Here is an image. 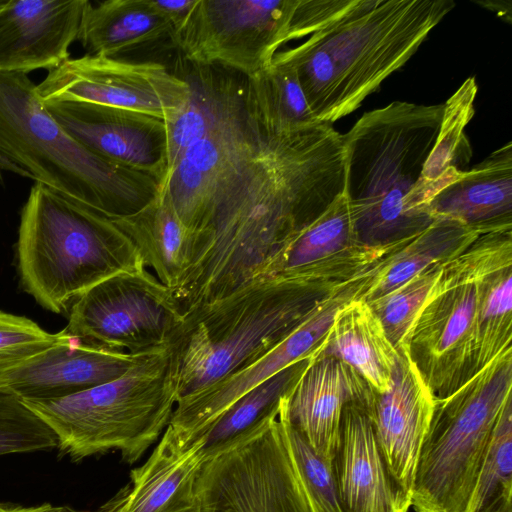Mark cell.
Listing matches in <instances>:
<instances>
[{"label": "cell", "mask_w": 512, "mask_h": 512, "mask_svg": "<svg viewBox=\"0 0 512 512\" xmlns=\"http://www.w3.org/2000/svg\"><path fill=\"white\" fill-rule=\"evenodd\" d=\"M482 234L485 233L457 221L436 218L376 265L360 298L369 302L430 266L446 264Z\"/></svg>", "instance_id": "cell-27"}, {"label": "cell", "mask_w": 512, "mask_h": 512, "mask_svg": "<svg viewBox=\"0 0 512 512\" xmlns=\"http://www.w3.org/2000/svg\"><path fill=\"white\" fill-rule=\"evenodd\" d=\"M477 91L475 77H469L444 104L437 138L415 191L419 205L428 212L432 197L457 179L470 162L472 148L464 131L474 115Z\"/></svg>", "instance_id": "cell-28"}, {"label": "cell", "mask_w": 512, "mask_h": 512, "mask_svg": "<svg viewBox=\"0 0 512 512\" xmlns=\"http://www.w3.org/2000/svg\"><path fill=\"white\" fill-rule=\"evenodd\" d=\"M512 261L503 263L480 282L474 333L472 374L503 350L512 347Z\"/></svg>", "instance_id": "cell-31"}, {"label": "cell", "mask_w": 512, "mask_h": 512, "mask_svg": "<svg viewBox=\"0 0 512 512\" xmlns=\"http://www.w3.org/2000/svg\"><path fill=\"white\" fill-rule=\"evenodd\" d=\"M2 181H3V179H2V170L0 168V182H2Z\"/></svg>", "instance_id": "cell-43"}, {"label": "cell", "mask_w": 512, "mask_h": 512, "mask_svg": "<svg viewBox=\"0 0 512 512\" xmlns=\"http://www.w3.org/2000/svg\"><path fill=\"white\" fill-rule=\"evenodd\" d=\"M289 395L281 400L278 416L291 459L311 510L312 512H343L331 460L317 454L287 418L286 402Z\"/></svg>", "instance_id": "cell-34"}, {"label": "cell", "mask_w": 512, "mask_h": 512, "mask_svg": "<svg viewBox=\"0 0 512 512\" xmlns=\"http://www.w3.org/2000/svg\"><path fill=\"white\" fill-rule=\"evenodd\" d=\"M174 32L171 22L149 0H109L88 3L78 40L88 55L114 57L164 38Z\"/></svg>", "instance_id": "cell-26"}, {"label": "cell", "mask_w": 512, "mask_h": 512, "mask_svg": "<svg viewBox=\"0 0 512 512\" xmlns=\"http://www.w3.org/2000/svg\"><path fill=\"white\" fill-rule=\"evenodd\" d=\"M10 0H0V13L8 5Z\"/></svg>", "instance_id": "cell-42"}, {"label": "cell", "mask_w": 512, "mask_h": 512, "mask_svg": "<svg viewBox=\"0 0 512 512\" xmlns=\"http://www.w3.org/2000/svg\"><path fill=\"white\" fill-rule=\"evenodd\" d=\"M66 329L49 333L31 319L0 311V376L62 341Z\"/></svg>", "instance_id": "cell-37"}, {"label": "cell", "mask_w": 512, "mask_h": 512, "mask_svg": "<svg viewBox=\"0 0 512 512\" xmlns=\"http://www.w3.org/2000/svg\"><path fill=\"white\" fill-rule=\"evenodd\" d=\"M454 6L452 0H358L273 60L295 70L315 118L332 124L402 67Z\"/></svg>", "instance_id": "cell-2"}, {"label": "cell", "mask_w": 512, "mask_h": 512, "mask_svg": "<svg viewBox=\"0 0 512 512\" xmlns=\"http://www.w3.org/2000/svg\"><path fill=\"white\" fill-rule=\"evenodd\" d=\"M297 5L298 0H198L170 39L197 66L218 64L253 78L293 40Z\"/></svg>", "instance_id": "cell-11"}, {"label": "cell", "mask_w": 512, "mask_h": 512, "mask_svg": "<svg viewBox=\"0 0 512 512\" xmlns=\"http://www.w3.org/2000/svg\"><path fill=\"white\" fill-rule=\"evenodd\" d=\"M254 141V119L243 91L237 90L212 129L163 177L160 183L193 234L212 199L249 154Z\"/></svg>", "instance_id": "cell-15"}, {"label": "cell", "mask_w": 512, "mask_h": 512, "mask_svg": "<svg viewBox=\"0 0 512 512\" xmlns=\"http://www.w3.org/2000/svg\"><path fill=\"white\" fill-rule=\"evenodd\" d=\"M252 79L267 108L284 128H303L320 122L313 115L291 66L273 60L266 71Z\"/></svg>", "instance_id": "cell-35"}, {"label": "cell", "mask_w": 512, "mask_h": 512, "mask_svg": "<svg viewBox=\"0 0 512 512\" xmlns=\"http://www.w3.org/2000/svg\"><path fill=\"white\" fill-rule=\"evenodd\" d=\"M339 288L313 289L285 274L259 276L187 311L168 343L179 398L267 353Z\"/></svg>", "instance_id": "cell-5"}, {"label": "cell", "mask_w": 512, "mask_h": 512, "mask_svg": "<svg viewBox=\"0 0 512 512\" xmlns=\"http://www.w3.org/2000/svg\"><path fill=\"white\" fill-rule=\"evenodd\" d=\"M365 280L357 278L323 300L287 337L250 364L178 399L168 424L185 441L206 431L245 393L286 367L310 357L328 334L337 313L357 299Z\"/></svg>", "instance_id": "cell-14"}, {"label": "cell", "mask_w": 512, "mask_h": 512, "mask_svg": "<svg viewBox=\"0 0 512 512\" xmlns=\"http://www.w3.org/2000/svg\"><path fill=\"white\" fill-rule=\"evenodd\" d=\"M399 356L380 319L361 298L342 307L312 354L346 363L378 393L390 387Z\"/></svg>", "instance_id": "cell-25"}, {"label": "cell", "mask_w": 512, "mask_h": 512, "mask_svg": "<svg viewBox=\"0 0 512 512\" xmlns=\"http://www.w3.org/2000/svg\"><path fill=\"white\" fill-rule=\"evenodd\" d=\"M479 4L483 5L487 9L494 11L503 20L511 23V7L505 8V1H479Z\"/></svg>", "instance_id": "cell-40"}, {"label": "cell", "mask_w": 512, "mask_h": 512, "mask_svg": "<svg viewBox=\"0 0 512 512\" xmlns=\"http://www.w3.org/2000/svg\"><path fill=\"white\" fill-rule=\"evenodd\" d=\"M37 92L43 103H90L166 121L186 104L192 86L157 62L86 54L50 70Z\"/></svg>", "instance_id": "cell-13"}, {"label": "cell", "mask_w": 512, "mask_h": 512, "mask_svg": "<svg viewBox=\"0 0 512 512\" xmlns=\"http://www.w3.org/2000/svg\"><path fill=\"white\" fill-rule=\"evenodd\" d=\"M443 265L430 266L398 287L367 302L398 352L407 353L412 326L439 279Z\"/></svg>", "instance_id": "cell-33"}, {"label": "cell", "mask_w": 512, "mask_h": 512, "mask_svg": "<svg viewBox=\"0 0 512 512\" xmlns=\"http://www.w3.org/2000/svg\"><path fill=\"white\" fill-rule=\"evenodd\" d=\"M139 251L145 267L173 290L194 257V234L177 214L168 191L159 184L154 198L140 210L111 218Z\"/></svg>", "instance_id": "cell-24"}, {"label": "cell", "mask_w": 512, "mask_h": 512, "mask_svg": "<svg viewBox=\"0 0 512 512\" xmlns=\"http://www.w3.org/2000/svg\"><path fill=\"white\" fill-rule=\"evenodd\" d=\"M197 2L198 0H149L150 5L171 22L173 34L183 27Z\"/></svg>", "instance_id": "cell-38"}, {"label": "cell", "mask_w": 512, "mask_h": 512, "mask_svg": "<svg viewBox=\"0 0 512 512\" xmlns=\"http://www.w3.org/2000/svg\"><path fill=\"white\" fill-rule=\"evenodd\" d=\"M179 399L169 345L144 355L119 378L64 398L21 399L73 461L118 451L136 463L167 428Z\"/></svg>", "instance_id": "cell-7"}, {"label": "cell", "mask_w": 512, "mask_h": 512, "mask_svg": "<svg viewBox=\"0 0 512 512\" xmlns=\"http://www.w3.org/2000/svg\"><path fill=\"white\" fill-rule=\"evenodd\" d=\"M0 512H61V506L43 503L36 506H23L0 502Z\"/></svg>", "instance_id": "cell-39"}, {"label": "cell", "mask_w": 512, "mask_h": 512, "mask_svg": "<svg viewBox=\"0 0 512 512\" xmlns=\"http://www.w3.org/2000/svg\"><path fill=\"white\" fill-rule=\"evenodd\" d=\"M0 168L109 218L140 210L160 184L148 174L98 156L69 135L23 73L0 72Z\"/></svg>", "instance_id": "cell-4"}, {"label": "cell", "mask_w": 512, "mask_h": 512, "mask_svg": "<svg viewBox=\"0 0 512 512\" xmlns=\"http://www.w3.org/2000/svg\"><path fill=\"white\" fill-rule=\"evenodd\" d=\"M250 153L194 231V257L170 290L183 315L263 276L287 240L345 188L343 137L331 124L283 128L254 98Z\"/></svg>", "instance_id": "cell-1"}, {"label": "cell", "mask_w": 512, "mask_h": 512, "mask_svg": "<svg viewBox=\"0 0 512 512\" xmlns=\"http://www.w3.org/2000/svg\"><path fill=\"white\" fill-rule=\"evenodd\" d=\"M61 512H97V511H82V510H78V509H75L70 506H61Z\"/></svg>", "instance_id": "cell-41"}, {"label": "cell", "mask_w": 512, "mask_h": 512, "mask_svg": "<svg viewBox=\"0 0 512 512\" xmlns=\"http://www.w3.org/2000/svg\"><path fill=\"white\" fill-rule=\"evenodd\" d=\"M192 86L190 98L172 117L164 121L166 172H171L184 153L201 140L225 112L236 88L221 84L217 77L202 72ZM164 175V176H165Z\"/></svg>", "instance_id": "cell-29"}, {"label": "cell", "mask_w": 512, "mask_h": 512, "mask_svg": "<svg viewBox=\"0 0 512 512\" xmlns=\"http://www.w3.org/2000/svg\"><path fill=\"white\" fill-rule=\"evenodd\" d=\"M311 356L286 367L240 397L205 434L200 436L204 441L206 455L231 442L276 412L281 400L293 391L309 365Z\"/></svg>", "instance_id": "cell-30"}, {"label": "cell", "mask_w": 512, "mask_h": 512, "mask_svg": "<svg viewBox=\"0 0 512 512\" xmlns=\"http://www.w3.org/2000/svg\"><path fill=\"white\" fill-rule=\"evenodd\" d=\"M374 390L349 365L332 357H312L286 402V414L317 454L332 459L343 409H367Z\"/></svg>", "instance_id": "cell-21"}, {"label": "cell", "mask_w": 512, "mask_h": 512, "mask_svg": "<svg viewBox=\"0 0 512 512\" xmlns=\"http://www.w3.org/2000/svg\"><path fill=\"white\" fill-rule=\"evenodd\" d=\"M87 0H10L0 13V72L53 70L67 61Z\"/></svg>", "instance_id": "cell-19"}, {"label": "cell", "mask_w": 512, "mask_h": 512, "mask_svg": "<svg viewBox=\"0 0 512 512\" xmlns=\"http://www.w3.org/2000/svg\"><path fill=\"white\" fill-rule=\"evenodd\" d=\"M331 464L343 512H408L382 458L365 406L344 407Z\"/></svg>", "instance_id": "cell-22"}, {"label": "cell", "mask_w": 512, "mask_h": 512, "mask_svg": "<svg viewBox=\"0 0 512 512\" xmlns=\"http://www.w3.org/2000/svg\"><path fill=\"white\" fill-rule=\"evenodd\" d=\"M428 210L484 233L512 228V143L439 190Z\"/></svg>", "instance_id": "cell-23"}, {"label": "cell", "mask_w": 512, "mask_h": 512, "mask_svg": "<svg viewBox=\"0 0 512 512\" xmlns=\"http://www.w3.org/2000/svg\"><path fill=\"white\" fill-rule=\"evenodd\" d=\"M279 409L206 455L196 481L202 512H312Z\"/></svg>", "instance_id": "cell-10"}, {"label": "cell", "mask_w": 512, "mask_h": 512, "mask_svg": "<svg viewBox=\"0 0 512 512\" xmlns=\"http://www.w3.org/2000/svg\"><path fill=\"white\" fill-rule=\"evenodd\" d=\"M206 458L201 437L182 439L167 426L130 481L97 512H202L196 481Z\"/></svg>", "instance_id": "cell-20"}, {"label": "cell", "mask_w": 512, "mask_h": 512, "mask_svg": "<svg viewBox=\"0 0 512 512\" xmlns=\"http://www.w3.org/2000/svg\"><path fill=\"white\" fill-rule=\"evenodd\" d=\"M56 447L53 431L20 398L0 392V456Z\"/></svg>", "instance_id": "cell-36"}, {"label": "cell", "mask_w": 512, "mask_h": 512, "mask_svg": "<svg viewBox=\"0 0 512 512\" xmlns=\"http://www.w3.org/2000/svg\"><path fill=\"white\" fill-rule=\"evenodd\" d=\"M511 391L509 347L452 394L436 399L413 480L414 512H465Z\"/></svg>", "instance_id": "cell-8"}, {"label": "cell", "mask_w": 512, "mask_h": 512, "mask_svg": "<svg viewBox=\"0 0 512 512\" xmlns=\"http://www.w3.org/2000/svg\"><path fill=\"white\" fill-rule=\"evenodd\" d=\"M17 251L23 288L54 313L110 277L146 268L111 218L39 183L21 212Z\"/></svg>", "instance_id": "cell-6"}, {"label": "cell", "mask_w": 512, "mask_h": 512, "mask_svg": "<svg viewBox=\"0 0 512 512\" xmlns=\"http://www.w3.org/2000/svg\"><path fill=\"white\" fill-rule=\"evenodd\" d=\"M390 387L374 391L367 409L380 453L406 510L436 397L406 352H399Z\"/></svg>", "instance_id": "cell-16"}, {"label": "cell", "mask_w": 512, "mask_h": 512, "mask_svg": "<svg viewBox=\"0 0 512 512\" xmlns=\"http://www.w3.org/2000/svg\"><path fill=\"white\" fill-rule=\"evenodd\" d=\"M149 352L133 354L68 333L56 345L1 375L0 392L20 399L68 397L119 378Z\"/></svg>", "instance_id": "cell-18"}, {"label": "cell", "mask_w": 512, "mask_h": 512, "mask_svg": "<svg viewBox=\"0 0 512 512\" xmlns=\"http://www.w3.org/2000/svg\"><path fill=\"white\" fill-rule=\"evenodd\" d=\"M444 104L395 101L366 112L343 137L345 188L358 241H408L435 219L415 196L435 144Z\"/></svg>", "instance_id": "cell-3"}, {"label": "cell", "mask_w": 512, "mask_h": 512, "mask_svg": "<svg viewBox=\"0 0 512 512\" xmlns=\"http://www.w3.org/2000/svg\"><path fill=\"white\" fill-rule=\"evenodd\" d=\"M512 261V228L480 235L443 265L409 334L407 354L436 399L472 374L474 333L482 277Z\"/></svg>", "instance_id": "cell-9"}, {"label": "cell", "mask_w": 512, "mask_h": 512, "mask_svg": "<svg viewBox=\"0 0 512 512\" xmlns=\"http://www.w3.org/2000/svg\"><path fill=\"white\" fill-rule=\"evenodd\" d=\"M43 104L69 135L98 156L162 181L166 172L164 121L83 102Z\"/></svg>", "instance_id": "cell-17"}, {"label": "cell", "mask_w": 512, "mask_h": 512, "mask_svg": "<svg viewBox=\"0 0 512 512\" xmlns=\"http://www.w3.org/2000/svg\"><path fill=\"white\" fill-rule=\"evenodd\" d=\"M183 320L169 288L147 269L110 277L71 304L72 336L133 354L167 345Z\"/></svg>", "instance_id": "cell-12"}, {"label": "cell", "mask_w": 512, "mask_h": 512, "mask_svg": "<svg viewBox=\"0 0 512 512\" xmlns=\"http://www.w3.org/2000/svg\"><path fill=\"white\" fill-rule=\"evenodd\" d=\"M465 512H512V401L497 421Z\"/></svg>", "instance_id": "cell-32"}]
</instances>
